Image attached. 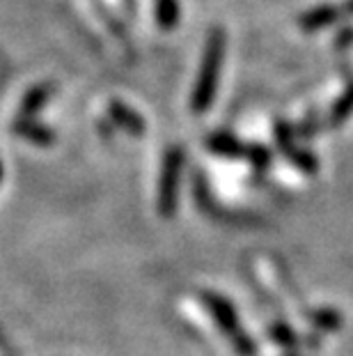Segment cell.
<instances>
[{
	"label": "cell",
	"mask_w": 353,
	"mask_h": 356,
	"mask_svg": "<svg viewBox=\"0 0 353 356\" xmlns=\"http://www.w3.org/2000/svg\"><path fill=\"white\" fill-rule=\"evenodd\" d=\"M156 17L163 28H170L177 24L179 19V3L177 0H156Z\"/></svg>",
	"instance_id": "cell-3"
},
{
	"label": "cell",
	"mask_w": 353,
	"mask_h": 356,
	"mask_svg": "<svg viewBox=\"0 0 353 356\" xmlns=\"http://www.w3.org/2000/svg\"><path fill=\"white\" fill-rule=\"evenodd\" d=\"M221 56H223V33H221V30H214L212 40H209V47H207V58H205V67H202L198 92H195V108H198V111L205 108L207 102L212 99V95H214Z\"/></svg>",
	"instance_id": "cell-1"
},
{
	"label": "cell",
	"mask_w": 353,
	"mask_h": 356,
	"mask_svg": "<svg viewBox=\"0 0 353 356\" xmlns=\"http://www.w3.org/2000/svg\"><path fill=\"white\" fill-rule=\"evenodd\" d=\"M340 17V10L337 7H317V10L307 12L303 19H300V26H303L305 30H317V28H324L328 24H333V21Z\"/></svg>",
	"instance_id": "cell-2"
},
{
	"label": "cell",
	"mask_w": 353,
	"mask_h": 356,
	"mask_svg": "<svg viewBox=\"0 0 353 356\" xmlns=\"http://www.w3.org/2000/svg\"><path fill=\"white\" fill-rule=\"evenodd\" d=\"M347 12H349V14H353V0H351V3L347 5Z\"/></svg>",
	"instance_id": "cell-4"
}]
</instances>
